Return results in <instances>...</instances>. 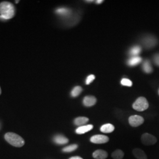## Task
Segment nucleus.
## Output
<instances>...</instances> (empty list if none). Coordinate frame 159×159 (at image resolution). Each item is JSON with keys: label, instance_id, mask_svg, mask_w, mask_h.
<instances>
[{"label": "nucleus", "instance_id": "26", "mask_svg": "<svg viewBox=\"0 0 159 159\" xmlns=\"http://www.w3.org/2000/svg\"><path fill=\"white\" fill-rule=\"evenodd\" d=\"M96 2L97 4H101L103 2V1L102 0H98V1H96Z\"/></svg>", "mask_w": 159, "mask_h": 159}, {"label": "nucleus", "instance_id": "16", "mask_svg": "<svg viewBox=\"0 0 159 159\" xmlns=\"http://www.w3.org/2000/svg\"><path fill=\"white\" fill-rule=\"evenodd\" d=\"M142 68L143 71L146 73H151L153 71V68L148 60H146L144 62L143 64Z\"/></svg>", "mask_w": 159, "mask_h": 159}, {"label": "nucleus", "instance_id": "6", "mask_svg": "<svg viewBox=\"0 0 159 159\" xmlns=\"http://www.w3.org/2000/svg\"><path fill=\"white\" fill-rule=\"evenodd\" d=\"M109 138L102 134H97L90 138V142L94 144H104L108 142Z\"/></svg>", "mask_w": 159, "mask_h": 159}, {"label": "nucleus", "instance_id": "24", "mask_svg": "<svg viewBox=\"0 0 159 159\" xmlns=\"http://www.w3.org/2000/svg\"><path fill=\"white\" fill-rule=\"evenodd\" d=\"M154 61L155 64L159 66V54H157L154 57Z\"/></svg>", "mask_w": 159, "mask_h": 159}, {"label": "nucleus", "instance_id": "19", "mask_svg": "<svg viewBox=\"0 0 159 159\" xmlns=\"http://www.w3.org/2000/svg\"><path fill=\"white\" fill-rule=\"evenodd\" d=\"M82 90H83V89L81 87H80V86L75 87L74 89H73V90L71 91V96L73 97H76L79 96L80 94L81 93Z\"/></svg>", "mask_w": 159, "mask_h": 159}, {"label": "nucleus", "instance_id": "2", "mask_svg": "<svg viewBox=\"0 0 159 159\" xmlns=\"http://www.w3.org/2000/svg\"><path fill=\"white\" fill-rule=\"evenodd\" d=\"M6 141L12 146L17 148L22 147L24 145V140L20 136L14 133H7L5 134Z\"/></svg>", "mask_w": 159, "mask_h": 159}, {"label": "nucleus", "instance_id": "1", "mask_svg": "<svg viewBox=\"0 0 159 159\" xmlns=\"http://www.w3.org/2000/svg\"><path fill=\"white\" fill-rule=\"evenodd\" d=\"M15 15V8L14 5L10 2L4 1L0 3V18L2 20H9Z\"/></svg>", "mask_w": 159, "mask_h": 159}, {"label": "nucleus", "instance_id": "22", "mask_svg": "<svg viewBox=\"0 0 159 159\" xmlns=\"http://www.w3.org/2000/svg\"><path fill=\"white\" fill-rule=\"evenodd\" d=\"M121 85L128 86V87H131L133 85L131 81L129 79H123L121 80Z\"/></svg>", "mask_w": 159, "mask_h": 159}, {"label": "nucleus", "instance_id": "15", "mask_svg": "<svg viewBox=\"0 0 159 159\" xmlns=\"http://www.w3.org/2000/svg\"><path fill=\"white\" fill-rule=\"evenodd\" d=\"M89 119L85 117H79L74 120V124L76 125H84L89 121Z\"/></svg>", "mask_w": 159, "mask_h": 159}, {"label": "nucleus", "instance_id": "18", "mask_svg": "<svg viewBox=\"0 0 159 159\" xmlns=\"http://www.w3.org/2000/svg\"><path fill=\"white\" fill-rule=\"evenodd\" d=\"M77 148H78V145L75 144H73L68 146L66 148H63V152H66V153L72 152L74 150H75Z\"/></svg>", "mask_w": 159, "mask_h": 159}, {"label": "nucleus", "instance_id": "27", "mask_svg": "<svg viewBox=\"0 0 159 159\" xmlns=\"http://www.w3.org/2000/svg\"><path fill=\"white\" fill-rule=\"evenodd\" d=\"M1 94V87H0V95Z\"/></svg>", "mask_w": 159, "mask_h": 159}, {"label": "nucleus", "instance_id": "7", "mask_svg": "<svg viewBox=\"0 0 159 159\" xmlns=\"http://www.w3.org/2000/svg\"><path fill=\"white\" fill-rule=\"evenodd\" d=\"M93 157L95 159H106L108 157V153L105 150L98 149L93 153Z\"/></svg>", "mask_w": 159, "mask_h": 159}, {"label": "nucleus", "instance_id": "3", "mask_svg": "<svg viewBox=\"0 0 159 159\" xmlns=\"http://www.w3.org/2000/svg\"><path fill=\"white\" fill-rule=\"evenodd\" d=\"M148 102L144 97H140L133 104V108L138 111H143L148 108Z\"/></svg>", "mask_w": 159, "mask_h": 159}, {"label": "nucleus", "instance_id": "8", "mask_svg": "<svg viewBox=\"0 0 159 159\" xmlns=\"http://www.w3.org/2000/svg\"><path fill=\"white\" fill-rule=\"evenodd\" d=\"M133 154L137 159H148V156L145 152L139 148H136L133 150Z\"/></svg>", "mask_w": 159, "mask_h": 159}, {"label": "nucleus", "instance_id": "14", "mask_svg": "<svg viewBox=\"0 0 159 159\" xmlns=\"http://www.w3.org/2000/svg\"><path fill=\"white\" fill-rule=\"evenodd\" d=\"M124 152L120 149L116 150L111 154V157L113 159H123L124 157Z\"/></svg>", "mask_w": 159, "mask_h": 159}, {"label": "nucleus", "instance_id": "10", "mask_svg": "<svg viewBox=\"0 0 159 159\" xmlns=\"http://www.w3.org/2000/svg\"><path fill=\"white\" fill-rule=\"evenodd\" d=\"M93 129V125H82V126H80L79 127H78L75 130V133L78 134H84L87 132L90 131Z\"/></svg>", "mask_w": 159, "mask_h": 159}, {"label": "nucleus", "instance_id": "13", "mask_svg": "<svg viewBox=\"0 0 159 159\" xmlns=\"http://www.w3.org/2000/svg\"><path fill=\"white\" fill-rule=\"evenodd\" d=\"M144 44L146 47H152L156 44V40L153 37H146L143 41Z\"/></svg>", "mask_w": 159, "mask_h": 159}, {"label": "nucleus", "instance_id": "21", "mask_svg": "<svg viewBox=\"0 0 159 159\" xmlns=\"http://www.w3.org/2000/svg\"><path fill=\"white\" fill-rule=\"evenodd\" d=\"M56 12L60 15L67 16L70 13V11L68 10V8H58L56 10Z\"/></svg>", "mask_w": 159, "mask_h": 159}, {"label": "nucleus", "instance_id": "25", "mask_svg": "<svg viewBox=\"0 0 159 159\" xmlns=\"http://www.w3.org/2000/svg\"><path fill=\"white\" fill-rule=\"evenodd\" d=\"M69 159H83L82 157H79V156H74V157H72Z\"/></svg>", "mask_w": 159, "mask_h": 159}, {"label": "nucleus", "instance_id": "9", "mask_svg": "<svg viewBox=\"0 0 159 159\" xmlns=\"http://www.w3.org/2000/svg\"><path fill=\"white\" fill-rule=\"evenodd\" d=\"M97 100L94 96H85L83 100V104L86 107H91L96 104Z\"/></svg>", "mask_w": 159, "mask_h": 159}, {"label": "nucleus", "instance_id": "20", "mask_svg": "<svg viewBox=\"0 0 159 159\" xmlns=\"http://www.w3.org/2000/svg\"><path fill=\"white\" fill-rule=\"evenodd\" d=\"M141 48L139 46H134L133 47L130 51V54L131 55L136 57L138 54H140V52H141Z\"/></svg>", "mask_w": 159, "mask_h": 159}, {"label": "nucleus", "instance_id": "23", "mask_svg": "<svg viewBox=\"0 0 159 159\" xmlns=\"http://www.w3.org/2000/svg\"><path fill=\"white\" fill-rule=\"evenodd\" d=\"M94 79H95V76H94V75H93V74L90 75L89 76L87 77V79H86L85 84H86L87 85L90 84Z\"/></svg>", "mask_w": 159, "mask_h": 159}, {"label": "nucleus", "instance_id": "5", "mask_svg": "<svg viewBox=\"0 0 159 159\" xmlns=\"http://www.w3.org/2000/svg\"><path fill=\"white\" fill-rule=\"evenodd\" d=\"M144 119L142 116L138 115L131 116L129 119V122L131 126L136 127L142 125L144 123Z\"/></svg>", "mask_w": 159, "mask_h": 159}, {"label": "nucleus", "instance_id": "28", "mask_svg": "<svg viewBox=\"0 0 159 159\" xmlns=\"http://www.w3.org/2000/svg\"></svg>", "mask_w": 159, "mask_h": 159}, {"label": "nucleus", "instance_id": "17", "mask_svg": "<svg viewBox=\"0 0 159 159\" xmlns=\"http://www.w3.org/2000/svg\"><path fill=\"white\" fill-rule=\"evenodd\" d=\"M142 59V58L138 56L132 57L128 61V64L131 66H134L141 63Z\"/></svg>", "mask_w": 159, "mask_h": 159}, {"label": "nucleus", "instance_id": "4", "mask_svg": "<svg viewBox=\"0 0 159 159\" xmlns=\"http://www.w3.org/2000/svg\"><path fill=\"white\" fill-rule=\"evenodd\" d=\"M141 142L144 146H152L157 142V138L149 133H144L141 137Z\"/></svg>", "mask_w": 159, "mask_h": 159}, {"label": "nucleus", "instance_id": "12", "mask_svg": "<svg viewBox=\"0 0 159 159\" xmlns=\"http://www.w3.org/2000/svg\"><path fill=\"white\" fill-rule=\"evenodd\" d=\"M114 126L111 124H106L100 128V131L104 133H110L114 130Z\"/></svg>", "mask_w": 159, "mask_h": 159}, {"label": "nucleus", "instance_id": "11", "mask_svg": "<svg viewBox=\"0 0 159 159\" xmlns=\"http://www.w3.org/2000/svg\"><path fill=\"white\" fill-rule=\"evenodd\" d=\"M53 141L57 144L61 145V144H67L68 142V139L63 135L58 134V135H56L54 137Z\"/></svg>", "mask_w": 159, "mask_h": 159}]
</instances>
